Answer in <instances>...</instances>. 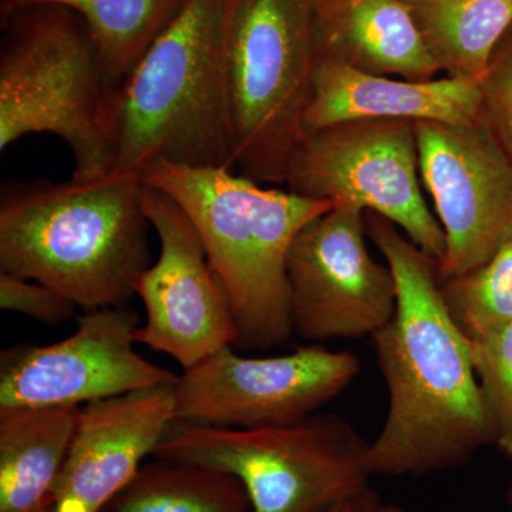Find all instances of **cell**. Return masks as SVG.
<instances>
[{
  "mask_svg": "<svg viewBox=\"0 0 512 512\" xmlns=\"http://www.w3.org/2000/svg\"><path fill=\"white\" fill-rule=\"evenodd\" d=\"M366 229L397 288L393 318L372 336L389 392L370 443L373 473L423 477L466 466L493 437L471 340L448 312L439 264L379 215L366 212Z\"/></svg>",
  "mask_w": 512,
  "mask_h": 512,
  "instance_id": "cell-1",
  "label": "cell"
},
{
  "mask_svg": "<svg viewBox=\"0 0 512 512\" xmlns=\"http://www.w3.org/2000/svg\"><path fill=\"white\" fill-rule=\"evenodd\" d=\"M143 178L9 183L0 198V272L32 279L84 312L128 305L148 268Z\"/></svg>",
  "mask_w": 512,
  "mask_h": 512,
  "instance_id": "cell-2",
  "label": "cell"
},
{
  "mask_svg": "<svg viewBox=\"0 0 512 512\" xmlns=\"http://www.w3.org/2000/svg\"><path fill=\"white\" fill-rule=\"evenodd\" d=\"M235 0H184L121 84L113 170L143 175L156 161L234 168L228 32Z\"/></svg>",
  "mask_w": 512,
  "mask_h": 512,
  "instance_id": "cell-3",
  "label": "cell"
},
{
  "mask_svg": "<svg viewBox=\"0 0 512 512\" xmlns=\"http://www.w3.org/2000/svg\"><path fill=\"white\" fill-rule=\"evenodd\" d=\"M143 183L177 202L231 302L237 348L266 350L293 335L288 255L306 225L333 202L265 188L229 168L156 161Z\"/></svg>",
  "mask_w": 512,
  "mask_h": 512,
  "instance_id": "cell-4",
  "label": "cell"
},
{
  "mask_svg": "<svg viewBox=\"0 0 512 512\" xmlns=\"http://www.w3.org/2000/svg\"><path fill=\"white\" fill-rule=\"evenodd\" d=\"M2 23L0 151L28 134L50 133L72 151V180L110 174L119 89L86 23L59 6L20 10Z\"/></svg>",
  "mask_w": 512,
  "mask_h": 512,
  "instance_id": "cell-5",
  "label": "cell"
},
{
  "mask_svg": "<svg viewBox=\"0 0 512 512\" xmlns=\"http://www.w3.org/2000/svg\"><path fill=\"white\" fill-rule=\"evenodd\" d=\"M153 457L237 477L252 512H326L365 491L375 476L369 441L335 413L262 429L175 419Z\"/></svg>",
  "mask_w": 512,
  "mask_h": 512,
  "instance_id": "cell-6",
  "label": "cell"
},
{
  "mask_svg": "<svg viewBox=\"0 0 512 512\" xmlns=\"http://www.w3.org/2000/svg\"><path fill=\"white\" fill-rule=\"evenodd\" d=\"M318 56L316 0H235L227 59L239 174L286 183Z\"/></svg>",
  "mask_w": 512,
  "mask_h": 512,
  "instance_id": "cell-7",
  "label": "cell"
},
{
  "mask_svg": "<svg viewBox=\"0 0 512 512\" xmlns=\"http://www.w3.org/2000/svg\"><path fill=\"white\" fill-rule=\"evenodd\" d=\"M286 184L303 197L383 217L437 264L446 255V235L421 191L413 121H345L305 134Z\"/></svg>",
  "mask_w": 512,
  "mask_h": 512,
  "instance_id": "cell-8",
  "label": "cell"
},
{
  "mask_svg": "<svg viewBox=\"0 0 512 512\" xmlns=\"http://www.w3.org/2000/svg\"><path fill=\"white\" fill-rule=\"evenodd\" d=\"M359 372L352 352L322 343L272 357L241 356L227 346L178 376L175 419L224 429L286 426L318 413Z\"/></svg>",
  "mask_w": 512,
  "mask_h": 512,
  "instance_id": "cell-9",
  "label": "cell"
},
{
  "mask_svg": "<svg viewBox=\"0 0 512 512\" xmlns=\"http://www.w3.org/2000/svg\"><path fill=\"white\" fill-rule=\"evenodd\" d=\"M366 211L333 205L299 232L288 255L293 332L311 343L359 339L384 328L396 311L389 265L366 247Z\"/></svg>",
  "mask_w": 512,
  "mask_h": 512,
  "instance_id": "cell-10",
  "label": "cell"
},
{
  "mask_svg": "<svg viewBox=\"0 0 512 512\" xmlns=\"http://www.w3.org/2000/svg\"><path fill=\"white\" fill-rule=\"evenodd\" d=\"M414 130L421 183L446 235L441 279L466 274L512 239V157L481 117Z\"/></svg>",
  "mask_w": 512,
  "mask_h": 512,
  "instance_id": "cell-11",
  "label": "cell"
},
{
  "mask_svg": "<svg viewBox=\"0 0 512 512\" xmlns=\"http://www.w3.org/2000/svg\"><path fill=\"white\" fill-rule=\"evenodd\" d=\"M140 318L128 305L84 312L69 338L0 355V409L83 407L121 394L170 386L178 376L134 349Z\"/></svg>",
  "mask_w": 512,
  "mask_h": 512,
  "instance_id": "cell-12",
  "label": "cell"
},
{
  "mask_svg": "<svg viewBox=\"0 0 512 512\" xmlns=\"http://www.w3.org/2000/svg\"><path fill=\"white\" fill-rule=\"evenodd\" d=\"M143 207L157 232L160 255L137 281L146 320L134 339L185 370L237 345L234 313L200 235L177 202L143 183Z\"/></svg>",
  "mask_w": 512,
  "mask_h": 512,
  "instance_id": "cell-13",
  "label": "cell"
},
{
  "mask_svg": "<svg viewBox=\"0 0 512 512\" xmlns=\"http://www.w3.org/2000/svg\"><path fill=\"white\" fill-rule=\"evenodd\" d=\"M175 420L174 384L80 407L53 512H104L133 481Z\"/></svg>",
  "mask_w": 512,
  "mask_h": 512,
  "instance_id": "cell-14",
  "label": "cell"
},
{
  "mask_svg": "<svg viewBox=\"0 0 512 512\" xmlns=\"http://www.w3.org/2000/svg\"><path fill=\"white\" fill-rule=\"evenodd\" d=\"M476 80L444 77L427 82L389 79L318 56L303 113L305 134L345 121L407 120L470 123L480 117Z\"/></svg>",
  "mask_w": 512,
  "mask_h": 512,
  "instance_id": "cell-15",
  "label": "cell"
},
{
  "mask_svg": "<svg viewBox=\"0 0 512 512\" xmlns=\"http://www.w3.org/2000/svg\"><path fill=\"white\" fill-rule=\"evenodd\" d=\"M316 12L319 56L410 82H427L441 72L404 0H343Z\"/></svg>",
  "mask_w": 512,
  "mask_h": 512,
  "instance_id": "cell-16",
  "label": "cell"
},
{
  "mask_svg": "<svg viewBox=\"0 0 512 512\" xmlns=\"http://www.w3.org/2000/svg\"><path fill=\"white\" fill-rule=\"evenodd\" d=\"M80 407L0 409V512L52 507Z\"/></svg>",
  "mask_w": 512,
  "mask_h": 512,
  "instance_id": "cell-17",
  "label": "cell"
},
{
  "mask_svg": "<svg viewBox=\"0 0 512 512\" xmlns=\"http://www.w3.org/2000/svg\"><path fill=\"white\" fill-rule=\"evenodd\" d=\"M441 72L476 80L512 26V0H404Z\"/></svg>",
  "mask_w": 512,
  "mask_h": 512,
  "instance_id": "cell-18",
  "label": "cell"
},
{
  "mask_svg": "<svg viewBox=\"0 0 512 512\" xmlns=\"http://www.w3.org/2000/svg\"><path fill=\"white\" fill-rule=\"evenodd\" d=\"M184 0H0L2 19L36 6L79 15L92 33L111 84L120 89Z\"/></svg>",
  "mask_w": 512,
  "mask_h": 512,
  "instance_id": "cell-19",
  "label": "cell"
},
{
  "mask_svg": "<svg viewBox=\"0 0 512 512\" xmlns=\"http://www.w3.org/2000/svg\"><path fill=\"white\" fill-rule=\"evenodd\" d=\"M109 508L110 512H252L247 490L237 477L158 458L141 467Z\"/></svg>",
  "mask_w": 512,
  "mask_h": 512,
  "instance_id": "cell-20",
  "label": "cell"
},
{
  "mask_svg": "<svg viewBox=\"0 0 512 512\" xmlns=\"http://www.w3.org/2000/svg\"><path fill=\"white\" fill-rule=\"evenodd\" d=\"M451 318L470 340L512 323V239L485 264L441 279Z\"/></svg>",
  "mask_w": 512,
  "mask_h": 512,
  "instance_id": "cell-21",
  "label": "cell"
},
{
  "mask_svg": "<svg viewBox=\"0 0 512 512\" xmlns=\"http://www.w3.org/2000/svg\"><path fill=\"white\" fill-rule=\"evenodd\" d=\"M471 353L493 447L512 464V323L471 340Z\"/></svg>",
  "mask_w": 512,
  "mask_h": 512,
  "instance_id": "cell-22",
  "label": "cell"
},
{
  "mask_svg": "<svg viewBox=\"0 0 512 512\" xmlns=\"http://www.w3.org/2000/svg\"><path fill=\"white\" fill-rule=\"evenodd\" d=\"M478 84L480 117L512 157V26L495 46Z\"/></svg>",
  "mask_w": 512,
  "mask_h": 512,
  "instance_id": "cell-23",
  "label": "cell"
},
{
  "mask_svg": "<svg viewBox=\"0 0 512 512\" xmlns=\"http://www.w3.org/2000/svg\"><path fill=\"white\" fill-rule=\"evenodd\" d=\"M0 308L55 326L72 318L77 306L49 286L0 272Z\"/></svg>",
  "mask_w": 512,
  "mask_h": 512,
  "instance_id": "cell-24",
  "label": "cell"
},
{
  "mask_svg": "<svg viewBox=\"0 0 512 512\" xmlns=\"http://www.w3.org/2000/svg\"><path fill=\"white\" fill-rule=\"evenodd\" d=\"M383 501L372 487L326 512H382Z\"/></svg>",
  "mask_w": 512,
  "mask_h": 512,
  "instance_id": "cell-25",
  "label": "cell"
},
{
  "mask_svg": "<svg viewBox=\"0 0 512 512\" xmlns=\"http://www.w3.org/2000/svg\"><path fill=\"white\" fill-rule=\"evenodd\" d=\"M382 512H413V511L407 510V508L400 507V505L384 503Z\"/></svg>",
  "mask_w": 512,
  "mask_h": 512,
  "instance_id": "cell-26",
  "label": "cell"
},
{
  "mask_svg": "<svg viewBox=\"0 0 512 512\" xmlns=\"http://www.w3.org/2000/svg\"><path fill=\"white\" fill-rule=\"evenodd\" d=\"M340 2H343V0H316V5H318L319 9H325L338 5Z\"/></svg>",
  "mask_w": 512,
  "mask_h": 512,
  "instance_id": "cell-27",
  "label": "cell"
},
{
  "mask_svg": "<svg viewBox=\"0 0 512 512\" xmlns=\"http://www.w3.org/2000/svg\"><path fill=\"white\" fill-rule=\"evenodd\" d=\"M507 498H508V505H510L511 510H512V481H511V484H510V488H508Z\"/></svg>",
  "mask_w": 512,
  "mask_h": 512,
  "instance_id": "cell-28",
  "label": "cell"
},
{
  "mask_svg": "<svg viewBox=\"0 0 512 512\" xmlns=\"http://www.w3.org/2000/svg\"><path fill=\"white\" fill-rule=\"evenodd\" d=\"M45 512H53L52 507H50L49 510H47Z\"/></svg>",
  "mask_w": 512,
  "mask_h": 512,
  "instance_id": "cell-29",
  "label": "cell"
}]
</instances>
